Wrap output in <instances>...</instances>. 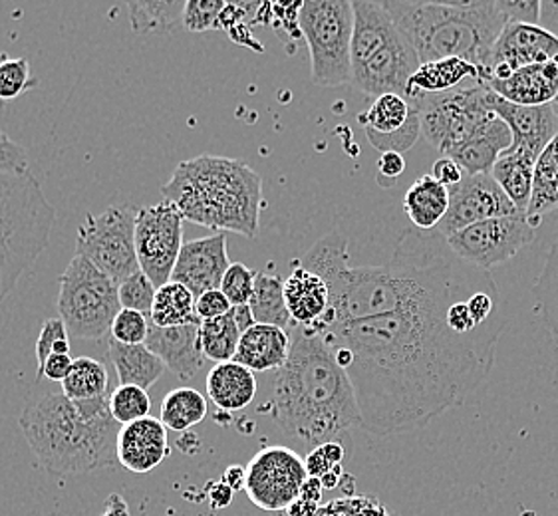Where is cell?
<instances>
[{"label": "cell", "mask_w": 558, "mask_h": 516, "mask_svg": "<svg viewBox=\"0 0 558 516\" xmlns=\"http://www.w3.org/2000/svg\"><path fill=\"white\" fill-rule=\"evenodd\" d=\"M257 274V270L248 269L243 262H231L221 282V292L229 298V303L233 306L251 303Z\"/></svg>", "instance_id": "obj_44"}, {"label": "cell", "mask_w": 558, "mask_h": 516, "mask_svg": "<svg viewBox=\"0 0 558 516\" xmlns=\"http://www.w3.org/2000/svg\"><path fill=\"white\" fill-rule=\"evenodd\" d=\"M231 267L227 255V233H213L183 243L171 281L181 282L195 296L221 288L225 272Z\"/></svg>", "instance_id": "obj_18"}, {"label": "cell", "mask_w": 558, "mask_h": 516, "mask_svg": "<svg viewBox=\"0 0 558 516\" xmlns=\"http://www.w3.org/2000/svg\"><path fill=\"white\" fill-rule=\"evenodd\" d=\"M306 479L304 460L289 447L272 445L258 451L246 465L245 493L258 508L280 513L301 496Z\"/></svg>", "instance_id": "obj_15"}, {"label": "cell", "mask_w": 558, "mask_h": 516, "mask_svg": "<svg viewBox=\"0 0 558 516\" xmlns=\"http://www.w3.org/2000/svg\"><path fill=\"white\" fill-rule=\"evenodd\" d=\"M400 2L424 4V7H451V9H468V11L495 9V0H400Z\"/></svg>", "instance_id": "obj_54"}, {"label": "cell", "mask_w": 558, "mask_h": 516, "mask_svg": "<svg viewBox=\"0 0 558 516\" xmlns=\"http://www.w3.org/2000/svg\"><path fill=\"white\" fill-rule=\"evenodd\" d=\"M34 86H38V79L31 76L26 58H9L0 64V100H14Z\"/></svg>", "instance_id": "obj_43"}, {"label": "cell", "mask_w": 558, "mask_h": 516, "mask_svg": "<svg viewBox=\"0 0 558 516\" xmlns=\"http://www.w3.org/2000/svg\"><path fill=\"white\" fill-rule=\"evenodd\" d=\"M521 213L511 199L502 193L492 173L465 175L458 185L449 187V209L439 225L437 235L451 236L465 226L475 225L495 217Z\"/></svg>", "instance_id": "obj_16"}, {"label": "cell", "mask_w": 558, "mask_h": 516, "mask_svg": "<svg viewBox=\"0 0 558 516\" xmlns=\"http://www.w3.org/2000/svg\"><path fill=\"white\" fill-rule=\"evenodd\" d=\"M555 58H558V36L538 24L509 21L502 26L493 46L485 82L509 78L519 67L541 64Z\"/></svg>", "instance_id": "obj_17"}, {"label": "cell", "mask_w": 558, "mask_h": 516, "mask_svg": "<svg viewBox=\"0 0 558 516\" xmlns=\"http://www.w3.org/2000/svg\"><path fill=\"white\" fill-rule=\"evenodd\" d=\"M231 315L235 318V324L239 325V330H241L243 334H245L248 328H253V325L257 324V320H255V316H253V310H251L248 304L233 306V308H231Z\"/></svg>", "instance_id": "obj_58"}, {"label": "cell", "mask_w": 558, "mask_h": 516, "mask_svg": "<svg viewBox=\"0 0 558 516\" xmlns=\"http://www.w3.org/2000/svg\"><path fill=\"white\" fill-rule=\"evenodd\" d=\"M161 195L195 225L246 238L258 235L263 180L245 161L207 153L181 161Z\"/></svg>", "instance_id": "obj_5"}, {"label": "cell", "mask_w": 558, "mask_h": 516, "mask_svg": "<svg viewBox=\"0 0 558 516\" xmlns=\"http://www.w3.org/2000/svg\"><path fill=\"white\" fill-rule=\"evenodd\" d=\"M31 168V156L23 146L12 142L9 135L0 130V171L26 173Z\"/></svg>", "instance_id": "obj_49"}, {"label": "cell", "mask_w": 558, "mask_h": 516, "mask_svg": "<svg viewBox=\"0 0 558 516\" xmlns=\"http://www.w3.org/2000/svg\"><path fill=\"white\" fill-rule=\"evenodd\" d=\"M405 171V159L398 151H386L378 159V183L381 187H393Z\"/></svg>", "instance_id": "obj_51"}, {"label": "cell", "mask_w": 558, "mask_h": 516, "mask_svg": "<svg viewBox=\"0 0 558 516\" xmlns=\"http://www.w3.org/2000/svg\"><path fill=\"white\" fill-rule=\"evenodd\" d=\"M207 395L223 411H239L253 404L257 395L255 371L235 359L217 364L207 376Z\"/></svg>", "instance_id": "obj_26"}, {"label": "cell", "mask_w": 558, "mask_h": 516, "mask_svg": "<svg viewBox=\"0 0 558 516\" xmlns=\"http://www.w3.org/2000/svg\"><path fill=\"white\" fill-rule=\"evenodd\" d=\"M108 352H110L120 385H137V388L149 390L168 370V366L147 348L146 344L128 346L112 340Z\"/></svg>", "instance_id": "obj_29"}, {"label": "cell", "mask_w": 558, "mask_h": 516, "mask_svg": "<svg viewBox=\"0 0 558 516\" xmlns=\"http://www.w3.org/2000/svg\"><path fill=\"white\" fill-rule=\"evenodd\" d=\"M453 303L316 330L352 382L362 431L386 438L424 429L487 380L505 320L458 334L446 320Z\"/></svg>", "instance_id": "obj_1"}, {"label": "cell", "mask_w": 558, "mask_h": 516, "mask_svg": "<svg viewBox=\"0 0 558 516\" xmlns=\"http://www.w3.org/2000/svg\"><path fill=\"white\" fill-rule=\"evenodd\" d=\"M493 91V90H492ZM493 110L511 127L513 144L507 151L523 153L536 161L543 149L558 135V115L553 103L519 106L502 100L493 91Z\"/></svg>", "instance_id": "obj_19"}, {"label": "cell", "mask_w": 558, "mask_h": 516, "mask_svg": "<svg viewBox=\"0 0 558 516\" xmlns=\"http://www.w3.org/2000/svg\"><path fill=\"white\" fill-rule=\"evenodd\" d=\"M112 340L128 346H137L146 344L147 334H149V318L137 310L122 308L118 316L113 318Z\"/></svg>", "instance_id": "obj_46"}, {"label": "cell", "mask_w": 558, "mask_h": 516, "mask_svg": "<svg viewBox=\"0 0 558 516\" xmlns=\"http://www.w3.org/2000/svg\"><path fill=\"white\" fill-rule=\"evenodd\" d=\"M101 516H130V506L120 494H110L106 501V511Z\"/></svg>", "instance_id": "obj_60"}, {"label": "cell", "mask_w": 558, "mask_h": 516, "mask_svg": "<svg viewBox=\"0 0 558 516\" xmlns=\"http://www.w3.org/2000/svg\"><path fill=\"white\" fill-rule=\"evenodd\" d=\"M291 354V334L279 325L255 324L239 340L235 361L251 371H279Z\"/></svg>", "instance_id": "obj_23"}, {"label": "cell", "mask_w": 558, "mask_h": 516, "mask_svg": "<svg viewBox=\"0 0 558 516\" xmlns=\"http://www.w3.org/2000/svg\"><path fill=\"white\" fill-rule=\"evenodd\" d=\"M265 2H267V0H227V4H231V7H235L239 11L245 12L246 19L253 21V23H255L258 11L263 9Z\"/></svg>", "instance_id": "obj_59"}, {"label": "cell", "mask_w": 558, "mask_h": 516, "mask_svg": "<svg viewBox=\"0 0 558 516\" xmlns=\"http://www.w3.org/2000/svg\"><path fill=\"white\" fill-rule=\"evenodd\" d=\"M388 11L412 42L420 62L458 57L480 67L485 82L493 46L507 19L497 9L468 11L388 0Z\"/></svg>", "instance_id": "obj_6"}, {"label": "cell", "mask_w": 558, "mask_h": 516, "mask_svg": "<svg viewBox=\"0 0 558 516\" xmlns=\"http://www.w3.org/2000/svg\"><path fill=\"white\" fill-rule=\"evenodd\" d=\"M558 207V135L535 161L533 195L526 209L529 223L538 229L543 217Z\"/></svg>", "instance_id": "obj_31"}, {"label": "cell", "mask_w": 558, "mask_h": 516, "mask_svg": "<svg viewBox=\"0 0 558 516\" xmlns=\"http://www.w3.org/2000/svg\"><path fill=\"white\" fill-rule=\"evenodd\" d=\"M499 98L519 106H545L558 96V58L514 70L509 78L485 82Z\"/></svg>", "instance_id": "obj_22"}, {"label": "cell", "mask_w": 558, "mask_h": 516, "mask_svg": "<svg viewBox=\"0 0 558 516\" xmlns=\"http://www.w3.org/2000/svg\"><path fill=\"white\" fill-rule=\"evenodd\" d=\"M120 310L118 282L96 269L88 258H72L60 277L58 292V312L68 334L78 340H101L112 330Z\"/></svg>", "instance_id": "obj_10"}, {"label": "cell", "mask_w": 558, "mask_h": 516, "mask_svg": "<svg viewBox=\"0 0 558 516\" xmlns=\"http://www.w3.org/2000/svg\"><path fill=\"white\" fill-rule=\"evenodd\" d=\"M533 171L535 161L513 151H502L492 169L493 180L499 183L502 193L521 213H526L533 195Z\"/></svg>", "instance_id": "obj_32"}, {"label": "cell", "mask_w": 558, "mask_h": 516, "mask_svg": "<svg viewBox=\"0 0 558 516\" xmlns=\"http://www.w3.org/2000/svg\"><path fill=\"white\" fill-rule=\"evenodd\" d=\"M538 26L558 36V0H541Z\"/></svg>", "instance_id": "obj_55"}, {"label": "cell", "mask_w": 558, "mask_h": 516, "mask_svg": "<svg viewBox=\"0 0 558 516\" xmlns=\"http://www.w3.org/2000/svg\"><path fill=\"white\" fill-rule=\"evenodd\" d=\"M233 494L235 491L225 483L223 479L209 487V501H211L213 508H227L233 503Z\"/></svg>", "instance_id": "obj_56"}, {"label": "cell", "mask_w": 558, "mask_h": 516, "mask_svg": "<svg viewBox=\"0 0 558 516\" xmlns=\"http://www.w3.org/2000/svg\"><path fill=\"white\" fill-rule=\"evenodd\" d=\"M199 328H202V320H195L191 324L171 325V328L149 324L147 348L159 356L168 366V370L173 371L183 382H187L202 370L205 361Z\"/></svg>", "instance_id": "obj_21"}, {"label": "cell", "mask_w": 558, "mask_h": 516, "mask_svg": "<svg viewBox=\"0 0 558 516\" xmlns=\"http://www.w3.org/2000/svg\"><path fill=\"white\" fill-rule=\"evenodd\" d=\"M289 334L291 354L277 373L270 414L287 438L318 447L360 427L356 393L316 330L294 324Z\"/></svg>", "instance_id": "obj_3"}, {"label": "cell", "mask_w": 558, "mask_h": 516, "mask_svg": "<svg viewBox=\"0 0 558 516\" xmlns=\"http://www.w3.org/2000/svg\"><path fill=\"white\" fill-rule=\"evenodd\" d=\"M251 310L257 320V324L279 325L284 330H291L292 322L287 298H284V281L277 274L258 272L255 281V292L251 296Z\"/></svg>", "instance_id": "obj_34"}, {"label": "cell", "mask_w": 558, "mask_h": 516, "mask_svg": "<svg viewBox=\"0 0 558 516\" xmlns=\"http://www.w3.org/2000/svg\"><path fill=\"white\" fill-rule=\"evenodd\" d=\"M241 336L243 332L239 330L231 312L213 320H202L199 340H202L203 356L217 364L235 359Z\"/></svg>", "instance_id": "obj_38"}, {"label": "cell", "mask_w": 558, "mask_h": 516, "mask_svg": "<svg viewBox=\"0 0 558 516\" xmlns=\"http://www.w3.org/2000/svg\"><path fill=\"white\" fill-rule=\"evenodd\" d=\"M54 219V207L28 171H0V303L45 253Z\"/></svg>", "instance_id": "obj_7"}, {"label": "cell", "mask_w": 558, "mask_h": 516, "mask_svg": "<svg viewBox=\"0 0 558 516\" xmlns=\"http://www.w3.org/2000/svg\"><path fill=\"white\" fill-rule=\"evenodd\" d=\"M342 459H344V447L338 441H330V443H323V445L314 447L306 455L304 465H306L308 477L320 479L326 472L335 471V467L342 465Z\"/></svg>", "instance_id": "obj_47"}, {"label": "cell", "mask_w": 558, "mask_h": 516, "mask_svg": "<svg viewBox=\"0 0 558 516\" xmlns=\"http://www.w3.org/2000/svg\"><path fill=\"white\" fill-rule=\"evenodd\" d=\"M432 175H434L441 185H446L447 189L453 187V185H458L459 181L465 177V173H463V169L459 168L458 161L447 158V156L437 159L436 163H434V168H432Z\"/></svg>", "instance_id": "obj_53"}, {"label": "cell", "mask_w": 558, "mask_h": 516, "mask_svg": "<svg viewBox=\"0 0 558 516\" xmlns=\"http://www.w3.org/2000/svg\"><path fill=\"white\" fill-rule=\"evenodd\" d=\"M301 36L311 54L313 82L323 88L352 82V0H304L299 14Z\"/></svg>", "instance_id": "obj_9"}, {"label": "cell", "mask_w": 558, "mask_h": 516, "mask_svg": "<svg viewBox=\"0 0 558 516\" xmlns=\"http://www.w3.org/2000/svg\"><path fill=\"white\" fill-rule=\"evenodd\" d=\"M169 447L168 427L161 419L147 416L144 419L122 426L116 443V457L123 469L128 471H154L163 460L168 459Z\"/></svg>", "instance_id": "obj_20"}, {"label": "cell", "mask_w": 558, "mask_h": 516, "mask_svg": "<svg viewBox=\"0 0 558 516\" xmlns=\"http://www.w3.org/2000/svg\"><path fill=\"white\" fill-rule=\"evenodd\" d=\"M495 9L501 12L507 23L538 24L541 19V0H495Z\"/></svg>", "instance_id": "obj_48"}, {"label": "cell", "mask_w": 558, "mask_h": 516, "mask_svg": "<svg viewBox=\"0 0 558 516\" xmlns=\"http://www.w3.org/2000/svg\"><path fill=\"white\" fill-rule=\"evenodd\" d=\"M4 60H9V54H7V52H0V64H2Z\"/></svg>", "instance_id": "obj_63"}, {"label": "cell", "mask_w": 558, "mask_h": 516, "mask_svg": "<svg viewBox=\"0 0 558 516\" xmlns=\"http://www.w3.org/2000/svg\"><path fill=\"white\" fill-rule=\"evenodd\" d=\"M536 312L543 316L548 334L558 344V241L548 250L543 272L533 286Z\"/></svg>", "instance_id": "obj_39"}, {"label": "cell", "mask_w": 558, "mask_h": 516, "mask_svg": "<svg viewBox=\"0 0 558 516\" xmlns=\"http://www.w3.org/2000/svg\"><path fill=\"white\" fill-rule=\"evenodd\" d=\"M352 2H356V0H352ZM368 2H378V4H384V7L388 4V0H368Z\"/></svg>", "instance_id": "obj_62"}, {"label": "cell", "mask_w": 558, "mask_h": 516, "mask_svg": "<svg viewBox=\"0 0 558 516\" xmlns=\"http://www.w3.org/2000/svg\"><path fill=\"white\" fill-rule=\"evenodd\" d=\"M536 229L525 213L507 214L465 226L447 236V245L468 265L489 270L533 245Z\"/></svg>", "instance_id": "obj_13"}, {"label": "cell", "mask_w": 558, "mask_h": 516, "mask_svg": "<svg viewBox=\"0 0 558 516\" xmlns=\"http://www.w3.org/2000/svg\"><path fill=\"white\" fill-rule=\"evenodd\" d=\"M328 286L330 306L313 330L396 315L422 304L465 300L497 286L489 270L468 265L449 248L446 236L410 231L380 267H352L348 236L340 231L320 238L302 260Z\"/></svg>", "instance_id": "obj_2"}, {"label": "cell", "mask_w": 558, "mask_h": 516, "mask_svg": "<svg viewBox=\"0 0 558 516\" xmlns=\"http://www.w3.org/2000/svg\"><path fill=\"white\" fill-rule=\"evenodd\" d=\"M468 82H483V74L480 67L463 58L451 57L424 62L408 82L405 98H417L424 94H444L461 88Z\"/></svg>", "instance_id": "obj_25"}, {"label": "cell", "mask_w": 558, "mask_h": 516, "mask_svg": "<svg viewBox=\"0 0 558 516\" xmlns=\"http://www.w3.org/2000/svg\"><path fill=\"white\" fill-rule=\"evenodd\" d=\"M137 34H168L181 26L187 0H125Z\"/></svg>", "instance_id": "obj_33"}, {"label": "cell", "mask_w": 558, "mask_h": 516, "mask_svg": "<svg viewBox=\"0 0 558 516\" xmlns=\"http://www.w3.org/2000/svg\"><path fill=\"white\" fill-rule=\"evenodd\" d=\"M74 359L70 358V354H52L50 358L46 359L45 366L38 368V380H50V382H64L68 371L72 368Z\"/></svg>", "instance_id": "obj_52"}, {"label": "cell", "mask_w": 558, "mask_h": 516, "mask_svg": "<svg viewBox=\"0 0 558 516\" xmlns=\"http://www.w3.org/2000/svg\"><path fill=\"white\" fill-rule=\"evenodd\" d=\"M513 144L511 127L497 115L480 135L459 146L449 158L456 159L465 175L492 173L493 165Z\"/></svg>", "instance_id": "obj_27"}, {"label": "cell", "mask_w": 558, "mask_h": 516, "mask_svg": "<svg viewBox=\"0 0 558 516\" xmlns=\"http://www.w3.org/2000/svg\"><path fill=\"white\" fill-rule=\"evenodd\" d=\"M415 106L417 98H405L402 94H384L374 98L368 110L360 115V124L364 127L369 144L403 130L410 122Z\"/></svg>", "instance_id": "obj_30"}, {"label": "cell", "mask_w": 558, "mask_h": 516, "mask_svg": "<svg viewBox=\"0 0 558 516\" xmlns=\"http://www.w3.org/2000/svg\"><path fill=\"white\" fill-rule=\"evenodd\" d=\"M449 209V189L434 175H422L413 181L403 195V211L420 231H434Z\"/></svg>", "instance_id": "obj_28"}, {"label": "cell", "mask_w": 558, "mask_h": 516, "mask_svg": "<svg viewBox=\"0 0 558 516\" xmlns=\"http://www.w3.org/2000/svg\"><path fill=\"white\" fill-rule=\"evenodd\" d=\"M62 392L74 402L82 400H98L108 395V370L101 364L100 359L82 358L74 359L72 368L68 371L64 382H62Z\"/></svg>", "instance_id": "obj_37"}, {"label": "cell", "mask_w": 558, "mask_h": 516, "mask_svg": "<svg viewBox=\"0 0 558 516\" xmlns=\"http://www.w3.org/2000/svg\"><path fill=\"white\" fill-rule=\"evenodd\" d=\"M156 292V284L142 270H137L132 277H128L125 281L118 284V294H120L122 308L137 310L142 315H146L147 318L151 316Z\"/></svg>", "instance_id": "obj_41"}, {"label": "cell", "mask_w": 558, "mask_h": 516, "mask_svg": "<svg viewBox=\"0 0 558 516\" xmlns=\"http://www.w3.org/2000/svg\"><path fill=\"white\" fill-rule=\"evenodd\" d=\"M151 411V400L144 388L137 385H118L110 393V414L120 426H128L137 419H144Z\"/></svg>", "instance_id": "obj_40"}, {"label": "cell", "mask_w": 558, "mask_h": 516, "mask_svg": "<svg viewBox=\"0 0 558 516\" xmlns=\"http://www.w3.org/2000/svg\"><path fill=\"white\" fill-rule=\"evenodd\" d=\"M553 106H555V112H557V115H558V96H557V100L553 101Z\"/></svg>", "instance_id": "obj_64"}, {"label": "cell", "mask_w": 558, "mask_h": 516, "mask_svg": "<svg viewBox=\"0 0 558 516\" xmlns=\"http://www.w3.org/2000/svg\"><path fill=\"white\" fill-rule=\"evenodd\" d=\"M231 308H233V304L229 303V298L225 296L221 288L203 292L202 296H197V303H195V310L202 320H213V318L229 315Z\"/></svg>", "instance_id": "obj_50"}, {"label": "cell", "mask_w": 558, "mask_h": 516, "mask_svg": "<svg viewBox=\"0 0 558 516\" xmlns=\"http://www.w3.org/2000/svg\"><path fill=\"white\" fill-rule=\"evenodd\" d=\"M227 7V0H187L181 26L190 33L219 30Z\"/></svg>", "instance_id": "obj_42"}, {"label": "cell", "mask_w": 558, "mask_h": 516, "mask_svg": "<svg viewBox=\"0 0 558 516\" xmlns=\"http://www.w3.org/2000/svg\"><path fill=\"white\" fill-rule=\"evenodd\" d=\"M352 36V86L369 98L408 94V82L420 67V57L393 21L388 7L356 0Z\"/></svg>", "instance_id": "obj_8"}, {"label": "cell", "mask_w": 558, "mask_h": 516, "mask_svg": "<svg viewBox=\"0 0 558 516\" xmlns=\"http://www.w3.org/2000/svg\"><path fill=\"white\" fill-rule=\"evenodd\" d=\"M185 217L169 199L144 207L135 217V253L140 270L146 272L157 288L171 281L183 247Z\"/></svg>", "instance_id": "obj_14"}, {"label": "cell", "mask_w": 558, "mask_h": 516, "mask_svg": "<svg viewBox=\"0 0 558 516\" xmlns=\"http://www.w3.org/2000/svg\"><path fill=\"white\" fill-rule=\"evenodd\" d=\"M52 354H70V334L62 318H48L36 340V361L38 368L45 366Z\"/></svg>", "instance_id": "obj_45"}, {"label": "cell", "mask_w": 558, "mask_h": 516, "mask_svg": "<svg viewBox=\"0 0 558 516\" xmlns=\"http://www.w3.org/2000/svg\"><path fill=\"white\" fill-rule=\"evenodd\" d=\"M195 303L197 296L185 284L169 281L157 288L149 320L159 328L191 324L195 320H202L195 310Z\"/></svg>", "instance_id": "obj_35"}, {"label": "cell", "mask_w": 558, "mask_h": 516, "mask_svg": "<svg viewBox=\"0 0 558 516\" xmlns=\"http://www.w3.org/2000/svg\"><path fill=\"white\" fill-rule=\"evenodd\" d=\"M207 417V400L193 388H178L161 402V421L171 431H190Z\"/></svg>", "instance_id": "obj_36"}, {"label": "cell", "mask_w": 558, "mask_h": 516, "mask_svg": "<svg viewBox=\"0 0 558 516\" xmlns=\"http://www.w3.org/2000/svg\"><path fill=\"white\" fill-rule=\"evenodd\" d=\"M284 298L292 322L308 328L318 324L330 306L326 282L313 270L304 269L299 260L292 267L291 277L284 281Z\"/></svg>", "instance_id": "obj_24"}, {"label": "cell", "mask_w": 558, "mask_h": 516, "mask_svg": "<svg viewBox=\"0 0 558 516\" xmlns=\"http://www.w3.org/2000/svg\"><path fill=\"white\" fill-rule=\"evenodd\" d=\"M223 481L229 484L235 493L236 491H245L246 467H241V465L227 467V471L223 472Z\"/></svg>", "instance_id": "obj_57"}, {"label": "cell", "mask_w": 558, "mask_h": 516, "mask_svg": "<svg viewBox=\"0 0 558 516\" xmlns=\"http://www.w3.org/2000/svg\"><path fill=\"white\" fill-rule=\"evenodd\" d=\"M493 91L485 82H471L444 94H424L422 100V137L444 156L480 135L497 118L493 110Z\"/></svg>", "instance_id": "obj_11"}, {"label": "cell", "mask_w": 558, "mask_h": 516, "mask_svg": "<svg viewBox=\"0 0 558 516\" xmlns=\"http://www.w3.org/2000/svg\"><path fill=\"white\" fill-rule=\"evenodd\" d=\"M340 477H342L340 472H326V475L320 477V483H323L324 489H328V491H330V489H336V487L340 484Z\"/></svg>", "instance_id": "obj_61"}, {"label": "cell", "mask_w": 558, "mask_h": 516, "mask_svg": "<svg viewBox=\"0 0 558 516\" xmlns=\"http://www.w3.org/2000/svg\"><path fill=\"white\" fill-rule=\"evenodd\" d=\"M110 393L82 402L64 392L45 393L26 404L19 426L43 469L74 477L118 465L122 426L110 414Z\"/></svg>", "instance_id": "obj_4"}, {"label": "cell", "mask_w": 558, "mask_h": 516, "mask_svg": "<svg viewBox=\"0 0 558 516\" xmlns=\"http://www.w3.org/2000/svg\"><path fill=\"white\" fill-rule=\"evenodd\" d=\"M135 217L130 205L108 207L100 214H86L76 235V255L108 274L113 282L125 281L140 270L135 253Z\"/></svg>", "instance_id": "obj_12"}]
</instances>
